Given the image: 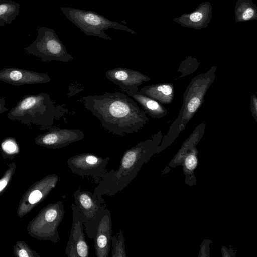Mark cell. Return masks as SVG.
<instances>
[{
  "mask_svg": "<svg viewBox=\"0 0 257 257\" xmlns=\"http://www.w3.org/2000/svg\"><path fill=\"white\" fill-rule=\"evenodd\" d=\"M85 108L109 132L119 136L138 132L146 116L133 98L119 92L88 95L82 98Z\"/></svg>",
  "mask_w": 257,
  "mask_h": 257,
  "instance_id": "cell-1",
  "label": "cell"
},
{
  "mask_svg": "<svg viewBox=\"0 0 257 257\" xmlns=\"http://www.w3.org/2000/svg\"><path fill=\"white\" fill-rule=\"evenodd\" d=\"M149 142H141L123 153L117 170L107 171L94 189L93 193L113 196L124 189L136 177L146 160Z\"/></svg>",
  "mask_w": 257,
  "mask_h": 257,
  "instance_id": "cell-2",
  "label": "cell"
},
{
  "mask_svg": "<svg viewBox=\"0 0 257 257\" xmlns=\"http://www.w3.org/2000/svg\"><path fill=\"white\" fill-rule=\"evenodd\" d=\"M56 111L55 102L49 95L41 93L24 96L9 112L8 118L23 125L48 129L54 122Z\"/></svg>",
  "mask_w": 257,
  "mask_h": 257,
  "instance_id": "cell-3",
  "label": "cell"
},
{
  "mask_svg": "<svg viewBox=\"0 0 257 257\" xmlns=\"http://www.w3.org/2000/svg\"><path fill=\"white\" fill-rule=\"evenodd\" d=\"M61 10L70 22L87 35L96 36L111 41L112 38L105 33L104 30L114 29L136 34L128 27L111 21L92 11L69 7H61Z\"/></svg>",
  "mask_w": 257,
  "mask_h": 257,
  "instance_id": "cell-4",
  "label": "cell"
},
{
  "mask_svg": "<svg viewBox=\"0 0 257 257\" xmlns=\"http://www.w3.org/2000/svg\"><path fill=\"white\" fill-rule=\"evenodd\" d=\"M36 40L24 48L27 53L38 57L42 62H69L74 59L67 51L56 32L50 28L39 27Z\"/></svg>",
  "mask_w": 257,
  "mask_h": 257,
  "instance_id": "cell-5",
  "label": "cell"
},
{
  "mask_svg": "<svg viewBox=\"0 0 257 257\" xmlns=\"http://www.w3.org/2000/svg\"><path fill=\"white\" fill-rule=\"evenodd\" d=\"M73 196L74 204L83 216L86 234L89 238L93 239L97 222L106 208L105 200L102 196L80 188L74 192Z\"/></svg>",
  "mask_w": 257,
  "mask_h": 257,
  "instance_id": "cell-6",
  "label": "cell"
},
{
  "mask_svg": "<svg viewBox=\"0 0 257 257\" xmlns=\"http://www.w3.org/2000/svg\"><path fill=\"white\" fill-rule=\"evenodd\" d=\"M109 159L91 153H81L70 157L67 163L73 173L90 176L98 184L107 172L106 166Z\"/></svg>",
  "mask_w": 257,
  "mask_h": 257,
  "instance_id": "cell-7",
  "label": "cell"
},
{
  "mask_svg": "<svg viewBox=\"0 0 257 257\" xmlns=\"http://www.w3.org/2000/svg\"><path fill=\"white\" fill-rule=\"evenodd\" d=\"M72 223L65 249L69 257H88L89 246L84 232L83 216L74 203L71 204Z\"/></svg>",
  "mask_w": 257,
  "mask_h": 257,
  "instance_id": "cell-8",
  "label": "cell"
},
{
  "mask_svg": "<svg viewBox=\"0 0 257 257\" xmlns=\"http://www.w3.org/2000/svg\"><path fill=\"white\" fill-rule=\"evenodd\" d=\"M65 215L62 201L49 204L42 210L40 217V234L44 239L54 242H58L60 238L58 228Z\"/></svg>",
  "mask_w": 257,
  "mask_h": 257,
  "instance_id": "cell-9",
  "label": "cell"
},
{
  "mask_svg": "<svg viewBox=\"0 0 257 257\" xmlns=\"http://www.w3.org/2000/svg\"><path fill=\"white\" fill-rule=\"evenodd\" d=\"M83 132L78 129H68L51 126L44 134L38 135L35 143L50 149H59L82 140Z\"/></svg>",
  "mask_w": 257,
  "mask_h": 257,
  "instance_id": "cell-10",
  "label": "cell"
},
{
  "mask_svg": "<svg viewBox=\"0 0 257 257\" xmlns=\"http://www.w3.org/2000/svg\"><path fill=\"white\" fill-rule=\"evenodd\" d=\"M112 220L110 211L105 208L97 222L94 234L95 253L97 257H108L111 249Z\"/></svg>",
  "mask_w": 257,
  "mask_h": 257,
  "instance_id": "cell-11",
  "label": "cell"
},
{
  "mask_svg": "<svg viewBox=\"0 0 257 257\" xmlns=\"http://www.w3.org/2000/svg\"><path fill=\"white\" fill-rule=\"evenodd\" d=\"M51 80L47 74L29 70L5 67L0 70V81L15 86L46 83Z\"/></svg>",
  "mask_w": 257,
  "mask_h": 257,
  "instance_id": "cell-12",
  "label": "cell"
},
{
  "mask_svg": "<svg viewBox=\"0 0 257 257\" xmlns=\"http://www.w3.org/2000/svg\"><path fill=\"white\" fill-rule=\"evenodd\" d=\"M106 77L123 91H138V87L148 78L139 72L125 68H116L107 70Z\"/></svg>",
  "mask_w": 257,
  "mask_h": 257,
  "instance_id": "cell-13",
  "label": "cell"
},
{
  "mask_svg": "<svg viewBox=\"0 0 257 257\" xmlns=\"http://www.w3.org/2000/svg\"><path fill=\"white\" fill-rule=\"evenodd\" d=\"M212 7L209 3L200 5L196 10L190 14H183L173 21L180 25L195 29L205 28L212 17Z\"/></svg>",
  "mask_w": 257,
  "mask_h": 257,
  "instance_id": "cell-14",
  "label": "cell"
},
{
  "mask_svg": "<svg viewBox=\"0 0 257 257\" xmlns=\"http://www.w3.org/2000/svg\"><path fill=\"white\" fill-rule=\"evenodd\" d=\"M236 22L246 21L256 19L257 8L251 0H238L235 9Z\"/></svg>",
  "mask_w": 257,
  "mask_h": 257,
  "instance_id": "cell-15",
  "label": "cell"
},
{
  "mask_svg": "<svg viewBox=\"0 0 257 257\" xmlns=\"http://www.w3.org/2000/svg\"><path fill=\"white\" fill-rule=\"evenodd\" d=\"M20 7L14 1H0V26L10 24L17 17Z\"/></svg>",
  "mask_w": 257,
  "mask_h": 257,
  "instance_id": "cell-16",
  "label": "cell"
},
{
  "mask_svg": "<svg viewBox=\"0 0 257 257\" xmlns=\"http://www.w3.org/2000/svg\"><path fill=\"white\" fill-rule=\"evenodd\" d=\"M117 235H114L111 238V256L126 257L125 239L122 230L120 229Z\"/></svg>",
  "mask_w": 257,
  "mask_h": 257,
  "instance_id": "cell-17",
  "label": "cell"
},
{
  "mask_svg": "<svg viewBox=\"0 0 257 257\" xmlns=\"http://www.w3.org/2000/svg\"><path fill=\"white\" fill-rule=\"evenodd\" d=\"M1 147L3 152L7 154H15L18 151V145L14 138H6L3 140Z\"/></svg>",
  "mask_w": 257,
  "mask_h": 257,
  "instance_id": "cell-18",
  "label": "cell"
},
{
  "mask_svg": "<svg viewBox=\"0 0 257 257\" xmlns=\"http://www.w3.org/2000/svg\"><path fill=\"white\" fill-rule=\"evenodd\" d=\"M148 88L161 92L165 95H169L172 93V89L169 85H162L159 86L157 88L155 89L152 87H147Z\"/></svg>",
  "mask_w": 257,
  "mask_h": 257,
  "instance_id": "cell-19",
  "label": "cell"
},
{
  "mask_svg": "<svg viewBox=\"0 0 257 257\" xmlns=\"http://www.w3.org/2000/svg\"><path fill=\"white\" fill-rule=\"evenodd\" d=\"M200 104V100L197 97L191 99L188 104V109L190 112H195Z\"/></svg>",
  "mask_w": 257,
  "mask_h": 257,
  "instance_id": "cell-20",
  "label": "cell"
},
{
  "mask_svg": "<svg viewBox=\"0 0 257 257\" xmlns=\"http://www.w3.org/2000/svg\"><path fill=\"white\" fill-rule=\"evenodd\" d=\"M197 160L196 157L193 155H190L185 160L186 167L190 170L193 169L196 166Z\"/></svg>",
  "mask_w": 257,
  "mask_h": 257,
  "instance_id": "cell-21",
  "label": "cell"
},
{
  "mask_svg": "<svg viewBox=\"0 0 257 257\" xmlns=\"http://www.w3.org/2000/svg\"><path fill=\"white\" fill-rule=\"evenodd\" d=\"M6 100L5 98H0V115L7 111L8 108L5 107Z\"/></svg>",
  "mask_w": 257,
  "mask_h": 257,
  "instance_id": "cell-22",
  "label": "cell"
},
{
  "mask_svg": "<svg viewBox=\"0 0 257 257\" xmlns=\"http://www.w3.org/2000/svg\"><path fill=\"white\" fill-rule=\"evenodd\" d=\"M18 256L20 257H29L30 255L25 248H21L18 252Z\"/></svg>",
  "mask_w": 257,
  "mask_h": 257,
  "instance_id": "cell-23",
  "label": "cell"
}]
</instances>
